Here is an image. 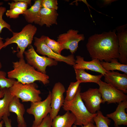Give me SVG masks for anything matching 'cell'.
Listing matches in <instances>:
<instances>
[{"label":"cell","instance_id":"cell-1","mask_svg":"<svg viewBox=\"0 0 127 127\" xmlns=\"http://www.w3.org/2000/svg\"><path fill=\"white\" fill-rule=\"evenodd\" d=\"M116 31L115 29L95 34L89 37L86 47L92 60L109 62L113 59H118L119 41Z\"/></svg>","mask_w":127,"mask_h":127},{"label":"cell","instance_id":"cell-2","mask_svg":"<svg viewBox=\"0 0 127 127\" xmlns=\"http://www.w3.org/2000/svg\"><path fill=\"white\" fill-rule=\"evenodd\" d=\"M13 69L7 72L8 78L16 79L23 84L39 81L45 85L49 83V77L46 74L39 72L26 63L24 58H20L18 61L12 62Z\"/></svg>","mask_w":127,"mask_h":127},{"label":"cell","instance_id":"cell-3","mask_svg":"<svg viewBox=\"0 0 127 127\" xmlns=\"http://www.w3.org/2000/svg\"><path fill=\"white\" fill-rule=\"evenodd\" d=\"M81 87L79 86L74 98L70 101H65L62 107L64 110L70 111L75 116V125L81 126L94 122L93 119L96 115L88 111L80 96Z\"/></svg>","mask_w":127,"mask_h":127},{"label":"cell","instance_id":"cell-4","mask_svg":"<svg viewBox=\"0 0 127 127\" xmlns=\"http://www.w3.org/2000/svg\"><path fill=\"white\" fill-rule=\"evenodd\" d=\"M37 27L34 25L29 24L25 26L19 32H12L13 36L5 39L4 47L12 43H16L17 48L19 49L17 56L20 58H24L23 54L27 48L31 45L34 36L37 32Z\"/></svg>","mask_w":127,"mask_h":127},{"label":"cell","instance_id":"cell-5","mask_svg":"<svg viewBox=\"0 0 127 127\" xmlns=\"http://www.w3.org/2000/svg\"><path fill=\"white\" fill-rule=\"evenodd\" d=\"M37 87L34 83L23 84L16 80L9 89L13 96L20 99L22 102H36L42 99L40 96L41 91L37 89Z\"/></svg>","mask_w":127,"mask_h":127},{"label":"cell","instance_id":"cell-6","mask_svg":"<svg viewBox=\"0 0 127 127\" xmlns=\"http://www.w3.org/2000/svg\"><path fill=\"white\" fill-rule=\"evenodd\" d=\"M29 46L28 49L24 52L26 59L27 63L37 71L46 74L47 67L57 65L58 62L55 60L44 56L39 55L31 45Z\"/></svg>","mask_w":127,"mask_h":127},{"label":"cell","instance_id":"cell-7","mask_svg":"<svg viewBox=\"0 0 127 127\" xmlns=\"http://www.w3.org/2000/svg\"><path fill=\"white\" fill-rule=\"evenodd\" d=\"M45 36L43 35L40 38L34 37V45L36 47V52L38 53L53 59L57 62H64L71 66L75 64V60L73 54L64 56L56 53L46 45L45 42Z\"/></svg>","mask_w":127,"mask_h":127},{"label":"cell","instance_id":"cell-8","mask_svg":"<svg viewBox=\"0 0 127 127\" xmlns=\"http://www.w3.org/2000/svg\"><path fill=\"white\" fill-rule=\"evenodd\" d=\"M51 92L49 91L47 97L43 101L31 102L30 107L27 109L26 112L33 115L34 119L33 124H39L43 119L51 113Z\"/></svg>","mask_w":127,"mask_h":127},{"label":"cell","instance_id":"cell-9","mask_svg":"<svg viewBox=\"0 0 127 127\" xmlns=\"http://www.w3.org/2000/svg\"><path fill=\"white\" fill-rule=\"evenodd\" d=\"M98 88L102 99V103L108 104L119 103L127 99V95L123 92L111 85L100 80L98 84Z\"/></svg>","mask_w":127,"mask_h":127},{"label":"cell","instance_id":"cell-10","mask_svg":"<svg viewBox=\"0 0 127 127\" xmlns=\"http://www.w3.org/2000/svg\"><path fill=\"white\" fill-rule=\"evenodd\" d=\"M79 32L77 30L70 29L59 35L57 41L62 45L64 49L69 50L71 54H73L77 50L79 43L85 39L84 34H78Z\"/></svg>","mask_w":127,"mask_h":127},{"label":"cell","instance_id":"cell-11","mask_svg":"<svg viewBox=\"0 0 127 127\" xmlns=\"http://www.w3.org/2000/svg\"><path fill=\"white\" fill-rule=\"evenodd\" d=\"M80 96L88 111L95 114L99 110L102 103L101 94L99 89L90 88L87 91L80 92Z\"/></svg>","mask_w":127,"mask_h":127},{"label":"cell","instance_id":"cell-12","mask_svg":"<svg viewBox=\"0 0 127 127\" xmlns=\"http://www.w3.org/2000/svg\"><path fill=\"white\" fill-rule=\"evenodd\" d=\"M65 89L64 86L60 82L56 83L51 92V106L52 111L49 114L53 119L58 115L65 101L64 93Z\"/></svg>","mask_w":127,"mask_h":127},{"label":"cell","instance_id":"cell-13","mask_svg":"<svg viewBox=\"0 0 127 127\" xmlns=\"http://www.w3.org/2000/svg\"><path fill=\"white\" fill-rule=\"evenodd\" d=\"M105 82L121 91L127 93V74L118 71H108L104 75Z\"/></svg>","mask_w":127,"mask_h":127},{"label":"cell","instance_id":"cell-14","mask_svg":"<svg viewBox=\"0 0 127 127\" xmlns=\"http://www.w3.org/2000/svg\"><path fill=\"white\" fill-rule=\"evenodd\" d=\"M127 24L119 26L116 28L117 36L119 41L118 60L120 63L127 64Z\"/></svg>","mask_w":127,"mask_h":127},{"label":"cell","instance_id":"cell-15","mask_svg":"<svg viewBox=\"0 0 127 127\" xmlns=\"http://www.w3.org/2000/svg\"><path fill=\"white\" fill-rule=\"evenodd\" d=\"M73 67L74 69H81L97 72L103 76L107 71L103 67L99 60L94 59L90 61H86L83 57L79 55L76 56L75 64Z\"/></svg>","mask_w":127,"mask_h":127},{"label":"cell","instance_id":"cell-16","mask_svg":"<svg viewBox=\"0 0 127 127\" xmlns=\"http://www.w3.org/2000/svg\"><path fill=\"white\" fill-rule=\"evenodd\" d=\"M127 108V99L118 103L115 111L107 114L106 116L114 121L115 127H119L120 125H127V114L125 109Z\"/></svg>","mask_w":127,"mask_h":127},{"label":"cell","instance_id":"cell-17","mask_svg":"<svg viewBox=\"0 0 127 127\" xmlns=\"http://www.w3.org/2000/svg\"><path fill=\"white\" fill-rule=\"evenodd\" d=\"M8 110L10 112H13L16 115L18 127H27L24 117L25 109L24 105L20 102V99L13 96L9 104Z\"/></svg>","mask_w":127,"mask_h":127},{"label":"cell","instance_id":"cell-18","mask_svg":"<svg viewBox=\"0 0 127 127\" xmlns=\"http://www.w3.org/2000/svg\"><path fill=\"white\" fill-rule=\"evenodd\" d=\"M41 0H36L34 4L24 12L23 14L27 22L39 24L40 19Z\"/></svg>","mask_w":127,"mask_h":127},{"label":"cell","instance_id":"cell-19","mask_svg":"<svg viewBox=\"0 0 127 127\" xmlns=\"http://www.w3.org/2000/svg\"><path fill=\"white\" fill-rule=\"evenodd\" d=\"M40 19L39 25L42 26L45 25L50 27L53 24L57 25L58 14L57 10L41 8L40 10Z\"/></svg>","mask_w":127,"mask_h":127},{"label":"cell","instance_id":"cell-20","mask_svg":"<svg viewBox=\"0 0 127 127\" xmlns=\"http://www.w3.org/2000/svg\"><path fill=\"white\" fill-rule=\"evenodd\" d=\"M76 120L74 115L67 111L62 115H57L52 119L51 127H72Z\"/></svg>","mask_w":127,"mask_h":127},{"label":"cell","instance_id":"cell-21","mask_svg":"<svg viewBox=\"0 0 127 127\" xmlns=\"http://www.w3.org/2000/svg\"><path fill=\"white\" fill-rule=\"evenodd\" d=\"M77 80L81 83H94L98 84L103 76L102 74L94 75L86 72L85 70L81 69H74Z\"/></svg>","mask_w":127,"mask_h":127},{"label":"cell","instance_id":"cell-22","mask_svg":"<svg viewBox=\"0 0 127 127\" xmlns=\"http://www.w3.org/2000/svg\"><path fill=\"white\" fill-rule=\"evenodd\" d=\"M4 94L3 98L0 99V121L4 115L8 117L10 115L8 106L13 96L11 94L9 88H4Z\"/></svg>","mask_w":127,"mask_h":127},{"label":"cell","instance_id":"cell-23","mask_svg":"<svg viewBox=\"0 0 127 127\" xmlns=\"http://www.w3.org/2000/svg\"><path fill=\"white\" fill-rule=\"evenodd\" d=\"M100 63L103 67L107 71L117 70L127 74V64L120 63L117 59H113L109 62L102 61H100Z\"/></svg>","mask_w":127,"mask_h":127},{"label":"cell","instance_id":"cell-24","mask_svg":"<svg viewBox=\"0 0 127 127\" xmlns=\"http://www.w3.org/2000/svg\"><path fill=\"white\" fill-rule=\"evenodd\" d=\"M96 127H109L111 120L105 116L100 110L96 112V115L93 119Z\"/></svg>","mask_w":127,"mask_h":127},{"label":"cell","instance_id":"cell-25","mask_svg":"<svg viewBox=\"0 0 127 127\" xmlns=\"http://www.w3.org/2000/svg\"><path fill=\"white\" fill-rule=\"evenodd\" d=\"M81 82L77 80L75 82L70 83L67 90L65 101H70L74 98Z\"/></svg>","mask_w":127,"mask_h":127},{"label":"cell","instance_id":"cell-26","mask_svg":"<svg viewBox=\"0 0 127 127\" xmlns=\"http://www.w3.org/2000/svg\"><path fill=\"white\" fill-rule=\"evenodd\" d=\"M45 42L48 47L56 53L61 54L62 51L64 49L62 45L59 42L48 36H45Z\"/></svg>","mask_w":127,"mask_h":127},{"label":"cell","instance_id":"cell-27","mask_svg":"<svg viewBox=\"0 0 127 127\" xmlns=\"http://www.w3.org/2000/svg\"><path fill=\"white\" fill-rule=\"evenodd\" d=\"M6 75L5 72L0 70V86L2 89L10 88L16 81L14 79L6 78Z\"/></svg>","mask_w":127,"mask_h":127},{"label":"cell","instance_id":"cell-28","mask_svg":"<svg viewBox=\"0 0 127 127\" xmlns=\"http://www.w3.org/2000/svg\"><path fill=\"white\" fill-rule=\"evenodd\" d=\"M31 0H14L8 4L10 6V9L18 8L22 9L25 12L27 9L28 5H31Z\"/></svg>","mask_w":127,"mask_h":127},{"label":"cell","instance_id":"cell-29","mask_svg":"<svg viewBox=\"0 0 127 127\" xmlns=\"http://www.w3.org/2000/svg\"><path fill=\"white\" fill-rule=\"evenodd\" d=\"M6 11L5 7L0 6V34L1 32L2 29L4 28H7L12 32H13L10 25L4 21L3 18V16ZM3 39L0 36V40Z\"/></svg>","mask_w":127,"mask_h":127},{"label":"cell","instance_id":"cell-30","mask_svg":"<svg viewBox=\"0 0 127 127\" xmlns=\"http://www.w3.org/2000/svg\"><path fill=\"white\" fill-rule=\"evenodd\" d=\"M58 3L57 0H41V8L57 10L58 9Z\"/></svg>","mask_w":127,"mask_h":127},{"label":"cell","instance_id":"cell-31","mask_svg":"<svg viewBox=\"0 0 127 127\" xmlns=\"http://www.w3.org/2000/svg\"><path fill=\"white\" fill-rule=\"evenodd\" d=\"M25 11L22 9L15 8L7 10L6 12V16L10 18L16 19L18 18L20 15L23 14Z\"/></svg>","mask_w":127,"mask_h":127},{"label":"cell","instance_id":"cell-32","mask_svg":"<svg viewBox=\"0 0 127 127\" xmlns=\"http://www.w3.org/2000/svg\"><path fill=\"white\" fill-rule=\"evenodd\" d=\"M52 119L48 114L42 120L39 125H36L32 124L31 127H51Z\"/></svg>","mask_w":127,"mask_h":127},{"label":"cell","instance_id":"cell-33","mask_svg":"<svg viewBox=\"0 0 127 127\" xmlns=\"http://www.w3.org/2000/svg\"><path fill=\"white\" fill-rule=\"evenodd\" d=\"M4 121L5 127H12L11 125V120L8 118L7 115L4 116L2 118Z\"/></svg>","mask_w":127,"mask_h":127},{"label":"cell","instance_id":"cell-34","mask_svg":"<svg viewBox=\"0 0 127 127\" xmlns=\"http://www.w3.org/2000/svg\"><path fill=\"white\" fill-rule=\"evenodd\" d=\"M94 122H91L89 123L86 126H82L81 127H96L95 125L94 124ZM72 127H77L76 126L74 125Z\"/></svg>","mask_w":127,"mask_h":127},{"label":"cell","instance_id":"cell-35","mask_svg":"<svg viewBox=\"0 0 127 127\" xmlns=\"http://www.w3.org/2000/svg\"><path fill=\"white\" fill-rule=\"evenodd\" d=\"M103 4L105 5H108L112 3L115 1L116 0H103Z\"/></svg>","mask_w":127,"mask_h":127},{"label":"cell","instance_id":"cell-36","mask_svg":"<svg viewBox=\"0 0 127 127\" xmlns=\"http://www.w3.org/2000/svg\"><path fill=\"white\" fill-rule=\"evenodd\" d=\"M4 94V88L2 89L0 86V99L3 98Z\"/></svg>","mask_w":127,"mask_h":127},{"label":"cell","instance_id":"cell-37","mask_svg":"<svg viewBox=\"0 0 127 127\" xmlns=\"http://www.w3.org/2000/svg\"><path fill=\"white\" fill-rule=\"evenodd\" d=\"M4 43L2 40H0V50L3 48L4 47Z\"/></svg>","mask_w":127,"mask_h":127},{"label":"cell","instance_id":"cell-38","mask_svg":"<svg viewBox=\"0 0 127 127\" xmlns=\"http://www.w3.org/2000/svg\"><path fill=\"white\" fill-rule=\"evenodd\" d=\"M4 123V121L3 120L1 121L0 122V127H2Z\"/></svg>","mask_w":127,"mask_h":127},{"label":"cell","instance_id":"cell-39","mask_svg":"<svg viewBox=\"0 0 127 127\" xmlns=\"http://www.w3.org/2000/svg\"><path fill=\"white\" fill-rule=\"evenodd\" d=\"M2 67V64L0 62V70Z\"/></svg>","mask_w":127,"mask_h":127},{"label":"cell","instance_id":"cell-40","mask_svg":"<svg viewBox=\"0 0 127 127\" xmlns=\"http://www.w3.org/2000/svg\"><path fill=\"white\" fill-rule=\"evenodd\" d=\"M3 4V3L2 2H0V6L2 5Z\"/></svg>","mask_w":127,"mask_h":127}]
</instances>
